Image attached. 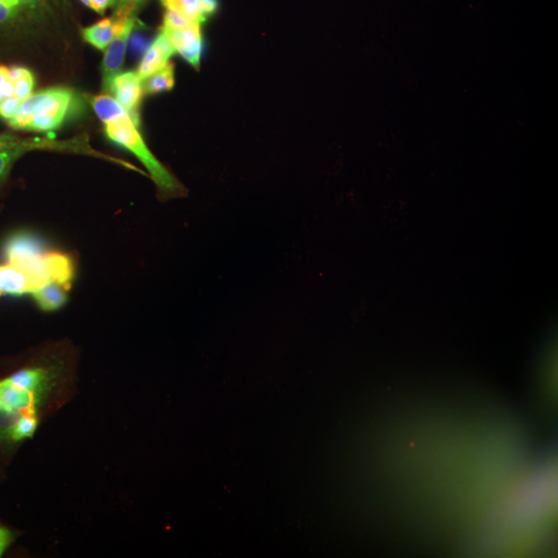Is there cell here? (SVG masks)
Segmentation results:
<instances>
[{
    "mask_svg": "<svg viewBox=\"0 0 558 558\" xmlns=\"http://www.w3.org/2000/svg\"><path fill=\"white\" fill-rule=\"evenodd\" d=\"M50 38H53V25L28 20L16 10H10L7 3H0V72L38 60Z\"/></svg>",
    "mask_w": 558,
    "mask_h": 558,
    "instance_id": "16",
    "label": "cell"
},
{
    "mask_svg": "<svg viewBox=\"0 0 558 558\" xmlns=\"http://www.w3.org/2000/svg\"><path fill=\"white\" fill-rule=\"evenodd\" d=\"M336 57L344 78V106L317 143L307 183V267L314 274L341 230L360 218L379 159L385 119L410 65L407 47L381 57L339 47Z\"/></svg>",
    "mask_w": 558,
    "mask_h": 558,
    "instance_id": "3",
    "label": "cell"
},
{
    "mask_svg": "<svg viewBox=\"0 0 558 558\" xmlns=\"http://www.w3.org/2000/svg\"><path fill=\"white\" fill-rule=\"evenodd\" d=\"M90 422V416H60L47 407L35 403H0V450L7 447H20L32 440H47L78 432Z\"/></svg>",
    "mask_w": 558,
    "mask_h": 558,
    "instance_id": "14",
    "label": "cell"
},
{
    "mask_svg": "<svg viewBox=\"0 0 558 558\" xmlns=\"http://www.w3.org/2000/svg\"><path fill=\"white\" fill-rule=\"evenodd\" d=\"M40 274H44V252L32 233L0 248V307L28 289H38Z\"/></svg>",
    "mask_w": 558,
    "mask_h": 558,
    "instance_id": "17",
    "label": "cell"
},
{
    "mask_svg": "<svg viewBox=\"0 0 558 558\" xmlns=\"http://www.w3.org/2000/svg\"><path fill=\"white\" fill-rule=\"evenodd\" d=\"M509 90H537L558 84V53L512 28H499L490 47V81Z\"/></svg>",
    "mask_w": 558,
    "mask_h": 558,
    "instance_id": "13",
    "label": "cell"
},
{
    "mask_svg": "<svg viewBox=\"0 0 558 558\" xmlns=\"http://www.w3.org/2000/svg\"><path fill=\"white\" fill-rule=\"evenodd\" d=\"M260 295L286 341L311 373L381 341L373 323L326 282L295 289H260Z\"/></svg>",
    "mask_w": 558,
    "mask_h": 558,
    "instance_id": "8",
    "label": "cell"
},
{
    "mask_svg": "<svg viewBox=\"0 0 558 558\" xmlns=\"http://www.w3.org/2000/svg\"><path fill=\"white\" fill-rule=\"evenodd\" d=\"M0 3H7L10 10H16L22 16H28V20L47 22V25L57 28V22H60L62 16L81 13V10L94 7L97 0H0Z\"/></svg>",
    "mask_w": 558,
    "mask_h": 558,
    "instance_id": "19",
    "label": "cell"
},
{
    "mask_svg": "<svg viewBox=\"0 0 558 558\" xmlns=\"http://www.w3.org/2000/svg\"><path fill=\"white\" fill-rule=\"evenodd\" d=\"M487 94L509 119L524 153L534 156L558 180V84L537 90H509L487 84Z\"/></svg>",
    "mask_w": 558,
    "mask_h": 558,
    "instance_id": "11",
    "label": "cell"
},
{
    "mask_svg": "<svg viewBox=\"0 0 558 558\" xmlns=\"http://www.w3.org/2000/svg\"><path fill=\"white\" fill-rule=\"evenodd\" d=\"M100 447H178V450H208V453H236V457L282 459L260 435H242L240 428L211 425H168L143 418L90 416V422L60 438L32 440L0 450V546L28 515L40 487L81 453Z\"/></svg>",
    "mask_w": 558,
    "mask_h": 558,
    "instance_id": "5",
    "label": "cell"
},
{
    "mask_svg": "<svg viewBox=\"0 0 558 558\" xmlns=\"http://www.w3.org/2000/svg\"><path fill=\"white\" fill-rule=\"evenodd\" d=\"M248 116L279 140L317 149L344 106V78L336 53H317L286 69L282 75L255 84L245 94Z\"/></svg>",
    "mask_w": 558,
    "mask_h": 558,
    "instance_id": "7",
    "label": "cell"
},
{
    "mask_svg": "<svg viewBox=\"0 0 558 558\" xmlns=\"http://www.w3.org/2000/svg\"><path fill=\"white\" fill-rule=\"evenodd\" d=\"M277 13V28L289 38L314 40L323 22L344 20L351 13V0H270Z\"/></svg>",
    "mask_w": 558,
    "mask_h": 558,
    "instance_id": "18",
    "label": "cell"
},
{
    "mask_svg": "<svg viewBox=\"0 0 558 558\" xmlns=\"http://www.w3.org/2000/svg\"><path fill=\"white\" fill-rule=\"evenodd\" d=\"M499 28H512L558 53V0H481Z\"/></svg>",
    "mask_w": 558,
    "mask_h": 558,
    "instance_id": "15",
    "label": "cell"
},
{
    "mask_svg": "<svg viewBox=\"0 0 558 558\" xmlns=\"http://www.w3.org/2000/svg\"><path fill=\"white\" fill-rule=\"evenodd\" d=\"M524 252L521 196L506 183L494 199L425 242L428 277L462 282L515 267Z\"/></svg>",
    "mask_w": 558,
    "mask_h": 558,
    "instance_id": "9",
    "label": "cell"
},
{
    "mask_svg": "<svg viewBox=\"0 0 558 558\" xmlns=\"http://www.w3.org/2000/svg\"><path fill=\"white\" fill-rule=\"evenodd\" d=\"M218 270L190 260L97 279L62 311L50 344L22 363L47 388L146 395L178 385L208 339Z\"/></svg>",
    "mask_w": 558,
    "mask_h": 558,
    "instance_id": "1",
    "label": "cell"
},
{
    "mask_svg": "<svg viewBox=\"0 0 558 558\" xmlns=\"http://www.w3.org/2000/svg\"><path fill=\"white\" fill-rule=\"evenodd\" d=\"M314 395L336 422L376 440L416 475L418 484L440 502L469 556L539 558L515 521L465 475L444 447L410 376L385 341L314 369Z\"/></svg>",
    "mask_w": 558,
    "mask_h": 558,
    "instance_id": "2",
    "label": "cell"
},
{
    "mask_svg": "<svg viewBox=\"0 0 558 558\" xmlns=\"http://www.w3.org/2000/svg\"><path fill=\"white\" fill-rule=\"evenodd\" d=\"M317 277L332 282V289L373 323L403 373L413 376V323L432 277L425 242L410 215H360L351 220L326 252Z\"/></svg>",
    "mask_w": 558,
    "mask_h": 558,
    "instance_id": "4",
    "label": "cell"
},
{
    "mask_svg": "<svg viewBox=\"0 0 558 558\" xmlns=\"http://www.w3.org/2000/svg\"><path fill=\"white\" fill-rule=\"evenodd\" d=\"M240 3L248 13H255L258 20L277 25V13H274V3H270V0H240Z\"/></svg>",
    "mask_w": 558,
    "mask_h": 558,
    "instance_id": "20",
    "label": "cell"
},
{
    "mask_svg": "<svg viewBox=\"0 0 558 558\" xmlns=\"http://www.w3.org/2000/svg\"><path fill=\"white\" fill-rule=\"evenodd\" d=\"M524 156L527 153L497 100L484 94L469 109L453 137L440 146L422 180V190L410 211L422 242L435 240L450 223L494 199Z\"/></svg>",
    "mask_w": 558,
    "mask_h": 558,
    "instance_id": "6",
    "label": "cell"
},
{
    "mask_svg": "<svg viewBox=\"0 0 558 558\" xmlns=\"http://www.w3.org/2000/svg\"><path fill=\"white\" fill-rule=\"evenodd\" d=\"M62 311L65 301L53 299L40 286L7 301L0 307V351L20 363L40 354L53 339Z\"/></svg>",
    "mask_w": 558,
    "mask_h": 558,
    "instance_id": "12",
    "label": "cell"
},
{
    "mask_svg": "<svg viewBox=\"0 0 558 558\" xmlns=\"http://www.w3.org/2000/svg\"><path fill=\"white\" fill-rule=\"evenodd\" d=\"M25 220L44 252V292L69 304L97 282L106 258V236L100 220L87 208L65 199H35L25 202Z\"/></svg>",
    "mask_w": 558,
    "mask_h": 558,
    "instance_id": "10",
    "label": "cell"
}]
</instances>
